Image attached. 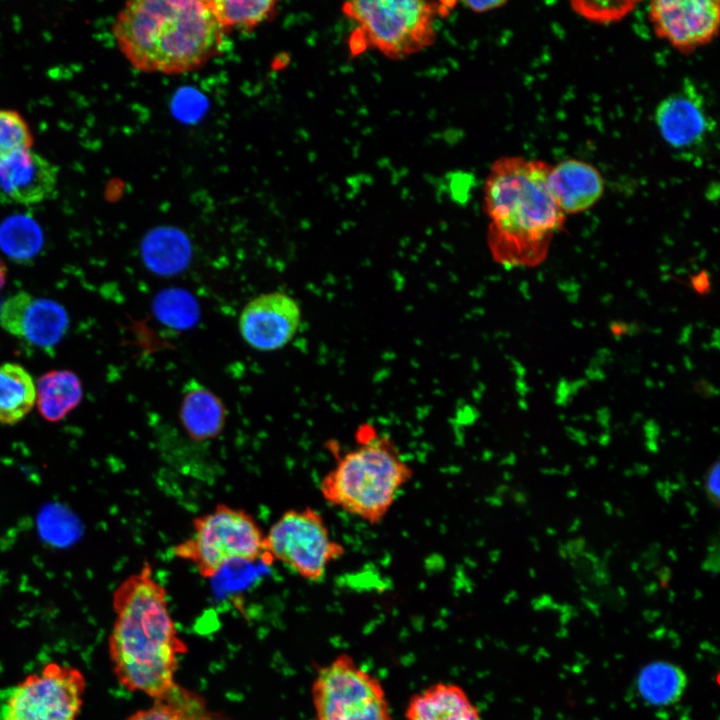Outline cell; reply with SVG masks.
<instances>
[{
	"label": "cell",
	"instance_id": "cell-27",
	"mask_svg": "<svg viewBox=\"0 0 720 720\" xmlns=\"http://www.w3.org/2000/svg\"><path fill=\"white\" fill-rule=\"evenodd\" d=\"M634 2H574V9L586 18L611 21L624 16L633 8Z\"/></svg>",
	"mask_w": 720,
	"mask_h": 720
},
{
	"label": "cell",
	"instance_id": "cell-9",
	"mask_svg": "<svg viewBox=\"0 0 720 720\" xmlns=\"http://www.w3.org/2000/svg\"><path fill=\"white\" fill-rule=\"evenodd\" d=\"M84 688L79 670L48 664L11 690L0 720H76Z\"/></svg>",
	"mask_w": 720,
	"mask_h": 720
},
{
	"label": "cell",
	"instance_id": "cell-4",
	"mask_svg": "<svg viewBox=\"0 0 720 720\" xmlns=\"http://www.w3.org/2000/svg\"><path fill=\"white\" fill-rule=\"evenodd\" d=\"M335 455L334 464L320 480L322 498L365 523L382 522L413 476L395 441L363 425L354 446Z\"/></svg>",
	"mask_w": 720,
	"mask_h": 720
},
{
	"label": "cell",
	"instance_id": "cell-30",
	"mask_svg": "<svg viewBox=\"0 0 720 720\" xmlns=\"http://www.w3.org/2000/svg\"><path fill=\"white\" fill-rule=\"evenodd\" d=\"M466 8L476 12V13H484L488 12L497 8H500L501 6H504L506 4V1L501 0H487V1H464L462 3Z\"/></svg>",
	"mask_w": 720,
	"mask_h": 720
},
{
	"label": "cell",
	"instance_id": "cell-24",
	"mask_svg": "<svg viewBox=\"0 0 720 720\" xmlns=\"http://www.w3.org/2000/svg\"><path fill=\"white\" fill-rule=\"evenodd\" d=\"M42 241L39 227L26 217H13L0 228V248L17 262H26L36 256Z\"/></svg>",
	"mask_w": 720,
	"mask_h": 720
},
{
	"label": "cell",
	"instance_id": "cell-22",
	"mask_svg": "<svg viewBox=\"0 0 720 720\" xmlns=\"http://www.w3.org/2000/svg\"><path fill=\"white\" fill-rule=\"evenodd\" d=\"M142 255L152 271L170 275L180 272L188 264L190 248L181 235L161 232L145 239Z\"/></svg>",
	"mask_w": 720,
	"mask_h": 720
},
{
	"label": "cell",
	"instance_id": "cell-17",
	"mask_svg": "<svg viewBox=\"0 0 720 720\" xmlns=\"http://www.w3.org/2000/svg\"><path fill=\"white\" fill-rule=\"evenodd\" d=\"M404 720H481V715L462 687L441 682L410 698Z\"/></svg>",
	"mask_w": 720,
	"mask_h": 720
},
{
	"label": "cell",
	"instance_id": "cell-26",
	"mask_svg": "<svg viewBox=\"0 0 720 720\" xmlns=\"http://www.w3.org/2000/svg\"><path fill=\"white\" fill-rule=\"evenodd\" d=\"M29 124L16 110L0 107V162L14 152L33 148Z\"/></svg>",
	"mask_w": 720,
	"mask_h": 720
},
{
	"label": "cell",
	"instance_id": "cell-28",
	"mask_svg": "<svg viewBox=\"0 0 720 720\" xmlns=\"http://www.w3.org/2000/svg\"><path fill=\"white\" fill-rule=\"evenodd\" d=\"M572 560V565L583 581H604L607 578L606 567L593 553L583 550Z\"/></svg>",
	"mask_w": 720,
	"mask_h": 720
},
{
	"label": "cell",
	"instance_id": "cell-25",
	"mask_svg": "<svg viewBox=\"0 0 720 720\" xmlns=\"http://www.w3.org/2000/svg\"><path fill=\"white\" fill-rule=\"evenodd\" d=\"M159 320L174 328H187L198 318V307L193 297L181 289L161 292L154 301Z\"/></svg>",
	"mask_w": 720,
	"mask_h": 720
},
{
	"label": "cell",
	"instance_id": "cell-29",
	"mask_svg": "<svg viewBox=\"0 0 720 720\" xmlns=\"http://www.w3.org/2000/svg\"><path fill=\"white\" fill-rule=\"evenodd\" d=\"M719 461L712 464L705 475V491L713 505H719Z\"/></svg>",
	"mask_w": 720,
	"mask_h": 720
},
{
	"label": "cell",
	"instance_id": "cell-19",
	"mask_svg": "<svg viewBox=\"0 0 720 720\" xmlns=\"http://www.w3.org/2000/svg\"><path fill=\"white\" fill-rule=\"evenodd\" d=\"M35 404L36 383L31 374L17 363L0 365V424H17Z\"/></svg>",
	"mask_w": 720,
	"mask_h": 720
},
{
	"label": "cell",
	"instance_id": "cell-3",
	"mask_svg": "<svg viewBox=\"0 0 720 720\" xmlns=\"http://www.w3.org/2000/svg\"><path fill=\"white\" fill-rule=\"evenodd\" d=\"M222 33L208 1H129L113 23V35L129 63L152 73L199 68L216 54Z\"/></svg>",
	"mask_w": 720,
	"mask_h": 720
},
{
	"label": "cell",
	"instance_id": "cell-12",
	"mask_svg": "<svg viewBox=\"0 0 720 720\" xmlns=\"http://www.w3.org/2000/svg\"><path fill=\"white\" fill-rule=\"evenodd\" d=\"M68 315L57 302L20 291L0 307V326L9 334L42 349L60 342L68 329Z\"/></svg>",
	"mask_w": 720,
	"mask_h": 720
},
{
	"label": "cell",
	"instance_id": "cell-5",
	"mask_svg": "<svg viewBox=\"0 0 720 720\" xmlns=\"http://www.w3.org/2000/svg\"><path fill=\"white\" fill-rule=\"evenodd\" d=\"M457 3L422 0H354L342 6L356 25L349 39L353 55L374 48L391 59L411 56L433 44L437 18Z\"/></svg>",
	"mask_w": 720,
	"mask_h": 720
},
{
	"label": "cell",
	"instance_id": "cell-7",
	"mask_svg": "<svg viewBox=\"0 0 720 720\" xmlns=\"http://www.w3.org/2000/svg\"><path fill=\"white\" fill-rule=\"evenodd\" d=\"M264 549V563L280 562L310 582L321 581L345 553L322 514L309 506L284 511L265 533Z\"/></svg>",
	"mask_w": 720,
	"mask_h": 720
},
{
	"label": "cell",
	"instance_id": "cell-6",
	"mask_svg": "<svg viewBox=\"0 0 720 720\" xmlns=\"http://www.w3.org/2000/svg\"><path fill=\"white\" fill-rule=\"evenodd\" d=\"M190 535L171 548L205 579L216 577L234 561L264 560L265 533L252 514L224 503L192 519Z\"/></svg>",
	"mask_w": 720,
	"mask_h": 720
},
{
	"label": "cell",
	"instance_id": "cell-21",
	"mask_svg": "<svg viewBox=\"0 0 720 720\" xmlns=\"http://www.w3.org/2000/svg\"><path fill=\"white\" fill-rule=\"evenodd\" d=\"M127 720H219L199 696L178 685L152 705L134 712Z\"/></svg>",
	"mask_w": 720,
	"mask_h": 720
},
{
	"label": "cell",
	"instance_id": "cell-14",
	"mask_svg": "<svg viewBox=\"0 0 720 720\" xmlns=\"http://www.w3.org/2000/svg\"><path fill=\"white\" fill-rule=\"evenodd\" d=\"M655 121L663 139L675 149L698 145L710 129L703 98L690 83L658 104Z\"/></svg>",
	"mask_w": 720,
	"mask_h": 720
},
{
	"label": "cell",
	"instance_id": "cell-20",
	"mask_svg": "<svg viewBox=\"0 0 720 720\" xmlns=\"http://www.w3.org/2000/svg\"><path fill=\"white\" fill-rule=\"evenodd\" d=\"M687 683L684 670L667 661H654L645 665L636 681L641 698L653 706H668L678 702Z\"/></svg>",
	"mask_w": 720,
	"mask_h": 720
},
{
	"label": "cell",
	"instance_id": "cell-16",
	"mask_svg": "<svg viewBox=\"0 0 720 720\" xmlns=\"http://www.w3.org/2000/svg\"><path fill=\"white\" fill-rule=\"evenodd\" d=\"M226 419V407L215 393L193 380L187 383L180 403L179 420L190 439L202 443L218 438Z\"/></svg>",
	"mask_w": 720,
	"mask_h": 720
},
{
	"label": "cell",
	"instance_id": "cell-8",
	"mask_svg": "<svg viewBox=\"0 0 720 720\" xmlns=\"http://www.w3.org/2000/svg\"><path fill=\"white\" fill-rule=\"evenodd\" d=\"M311 692L315 720H392L379 679L346 653L319 669Z\"/></svg>",
	"mask_w": 720,
	"mask_h": 720
},
{
	"label": "cell",
	"instance_id": "cell-15",
	"mask_svg": "<svg viewBox=\"0 0 720 720\" xmlns=\"http://www.w3.org/2000/svg\"><path fill=\"white\" fill-rule=\"evenodd\" d=\"M548 186L564 214L577 213L599 200L604 191V180L591 164L569 159L550 167Z\"/></svg>",
	"mask_w": 720,
	"mask_h": 720
},
{
	"label": "cell",
	"instance_id": "cell-1",
	"mask_svg": "<svg viewBox=\"0 0 720 720\" xmlns=\"http://www.w3.org/2000/svg\"><path fill=\"white\" fill-rule=\"evenodd\" d=\"M112 607L109 653L117 679L152 699L167 695L177 686L179 659L188 648L171 615L167 591L149 562L116 587Z\"/></svg>",
	"mask_w": 720,
	"mask_h": 720
},
{
	"label": "cell",
	"instance_id": "cell-18",
	"mask_svg": "<svg viewBox=\"0 0 720 720\" xmlns=\"http://www.w3.org/2000/svg\"><path fill=\"white\" fill-rule=\"evenodd\" d=\"M82 384L69 370H52L43 374L36 383V406L40 415L49 422H58L81 402Z\"/></svg>",
	"mask_w": 720,
	"mask_h": 720
},
{
	"label": "cell",
	"instance_id": "cell-2",
	"mask_svg": "<svg viewBox=\"0 0 720 720\" xmlns=\"http://www.w3.org/2000/svg\"><path fill=\"white\" fill-rule=\"evenodd\" d=\"M550 165L522 156L496 159L483 187L488 245L504 266L540 262L565 214L548 186Z\"/></svg>",
	"mask_w": 720,
	"mask_h": 720
},
{
	"label": "cell",
	"instance_id": "cell-23",
	"mask_svg": "<svg viewBox=\"0 0 720 720\" xmlns=\"http://www.w3.org/2000/svg\"><path fill=\"white\" fill-rule=\"evenodd\" d=\"M208 4L223 30H250L268 19L278 3L273 0H210Z\"/></svg>",
	"mask_w": 720,
	"mask_h": 720
},
{
	"label": "cell",
	"instance_id": "cell-31",
	"mask_svg": "<svg viewBox=\"0 0 720 720\" xmlns=\"http://www.w3.org/2000/svg\"><path fill=\"white\" fill-rule=\"evenodd\" d=\"M7 279V268L3 260L0 258V289L5 285Z\"/></svg>",
	"mask_w": 720,
	"mask_h": 720
},
{
	"label": "cell",
	"instance_id": "cell-13",
	"mask_svg": "<svg viewBox=\"0 0 720 720\" xmlns=\"http://www.w3.org/2000/svg\"><path fill=\"white\" fill-rule=\"evenodd\" d=\"M58 168L33 148L21 149L0 162V200L33 205L49 199L58 185Z\"/></svg>",
	"mask_w": 720,
	"mask_h": 720
},
{
	"label": "cell",
	"instance_id": "cell-11",
	"mask_svg": "<svg viewBox=\"0 0 720 720\" xmlns=\"http://www.w3.org/2000/svg\"><path fill=\"white\" fill-rule=\"evenodd\" d=\"M301 322L299 304L290 295L274 291L256 296L242 309L239 331L244 341L259 351L286 346Z\"/></svg>",
	"mask_w": 720,
	"mask_h": 720
},
{
	"label": "cell",
	"instance_id": "cell-10",
	"mask_svg": "<svg viewBox=\"0 0 720 720\" xmlns=\"http://www.w3.org/2000/svg\"><path fill=\"white\" fill-rule=\"evenodd\" d=\"M648 12L655 33L681 52L709 43L718 33L717 0H656Z\"/></svg>",
	"mask_w": 720,
	"mask_h": 720
}]
</instances>
